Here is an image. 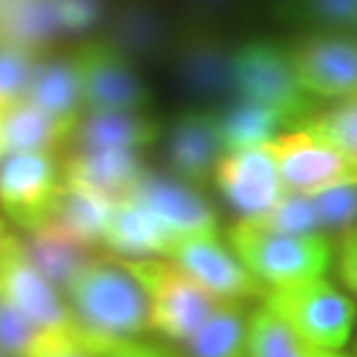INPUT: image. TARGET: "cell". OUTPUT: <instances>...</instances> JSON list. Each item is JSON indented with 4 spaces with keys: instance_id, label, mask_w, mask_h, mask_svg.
Masks as SVG:
<instances>
[{
    "instance_id": "cell-31",
    "label": "cell",
    "mask_w": 357,
    "mask_h": 357,
    "mask_svg": "<svg viewBox=\"0 0 357 357\" xmlns=\"http://www.w3.org/2000/svg\"><path fill=\"white\" fill-rule=\"evenodd\" d=\"M35 61L38 53L0 43V112L11 109L19 101H26V88L32 79Z\"/></svg>"
},
{
    "instance_id": "cell-30",
    "label": "cell",
    "mask_w": 357,
    "mask_h": 357,
    "mask_svg": "<svg viewBox=\"0 0 357 357\" xmlns=\"http://www.w3.org/2000/svg\"><path fill=\"white\" fill-rule=\"evenodd\" d=\"M320 220V233H333V230H352L357 228V183L333 185L320 193L310 196Z\"/></svg>"
},
{
    "instance_id": "cell-23",
    "label": "cell",
    "mask_w": 357,
    "mask_h": 357,
    "mask_svg": "<svg viewBox=\"0 0 357 357\" xmlns=\"http://www.w3.org/2000/svg\"><path fill=\"white\" fill-rule=\"evenodd\" d=\"M249 318L238 302H220L185 342V357H246Z\"/></svg>"
},
{
    "instance_id": "cell-39",
    "label": "cell",
    "mask_w": 357,
    "mask_h": 357,
    "mask_svg": "<svg viewBox=\"0 0 357 357\" xmlns=\"http://www.w3.org/2000/svg\"><path fill=\"white\" fill-rule=\"evenodd\" d=\"M0 357H6V355H0Z\"/></svg>"
},
{
    "instance_id": "cell-11",
    "label": "cell",
    "mask_w": 357,
    "mask_h": 357,
    "mask_svg": "<svg viewBox=\"0 0 357 357\" xmlns=\"http://www.w3.org/2000/svg\"><path fill=\"white\" fill-rule=\"evenodd\" d=\"M185 275H191L204 291L220 302H243L265 296V286L257 281L236 252L217 238V233H202L175 241L167 255Z\"/></svg>"
},
{
    "instance_id": "cell-7",
    "label": "cell",
    "mask_w": 357,
    "mask_h": 357,
    "mask_svg": "<svg viewBox=\"0 0 357 357\" xmlns=\"http://www.w3.org/2000/svg\"><path fill=\"white\" fill-rule=\"evenodd\" d=\"M85 112H146L151 93L128 53L109 40H88L75 51Z\"/></svg>"
},
{
    "instance_id": "cell-4",
    "label": "cell",
    "mask_w": 357,
    "mask_h": 357,
    "mask_svg": "<svg viewBox=\"0 0 357 357\" xmlns=\"http://www.w3.org/2000/svg\"><path fill=\"white\" fill-rule=\"evenodd\" d=\"M233 98L275 109L291 128H299L318 112V101L296 82L289 51L268 40H249L233 48Z\"/></svg>"
},
{
    "instance_id": "cell-2",
    "label": "cell",
    "mask_w": 357,
    "mask_h": 357,
    "mask_svg": "<svg viewBox=\"0 0 357 357\" xmlns=\"http://www.w3.org/2000/svg\"><path fill=\"white\" fill-rule=\"evenodd\" d=\"M228 243L243 262V268L265 286V291L323 278L333 259V243L323 233L294 236L259 228L249 220H238L230 228Z\"/></svg>"
},
{
    "instance_id": "cell-6",
    "label": "cell",
    "mask_w": 357,
    "mask_h": 357,
    "mask_svg": "<svg viewBox=\"0 0 357 357\" xmlns=\"http://www.w3.org/2000/svg\"><path fill=\"white\" fill-rule=\"evenodd\" d=\"M61 188L64 167L56 151L8 153L0 159V206L24 233L51 220Z\"/></svg>"
},
{
    "instance_id": "cell-20",
    "label": "cell",
    "mask_w": 357,
    "mask_h": 357,
    "mask_svg": "<svg viewBox=\"0 0 357 357\" xmlns=\"http://www.w3.org/2000/svg\"><path fill=\"white\" fill-rule=\"evenodd\" d=\"M22 246H24L29 262L61 294L69 286V281L79 273V268L93 257L90 246L72 238L56 222H45L38 230H29Z\"/></svg>"
},
{
    "instance_id": "cell-15",
    "label": "cell",
    "mask_w": 357,
    "mask_h": 357,
    "mask_svg": "<svg viewBox=\"0 0 357 357\" xmlns=\"http://www.w3.org/2000/svg\"><path fill=\"white\" fill-rule=\"evenodd\" d=\"M167 156L172 172L196 188L215 180L217 167L225 156L215 112H183L175 116L169 125Z\"/></svg>"
},
{
    "instance_id": "cell-34",
    "label": "cell",
    "mask_w": 357,
    "mask_h": 357,
    "mask_svg": "<svg viewBox=\"0 0 357 357\" xmlns=\"http://www.w3.org/2000/svg\"><path fill=\"white\" fill-rule=\"evenodd\" d=\"M32 357H98L85 342V333H56L48 336Z\"/></svg>"
},
{
    "instance_id": "cell-33",
    "label": "cell",
    "mask_w": 357,
    "mask_h": 357,
    "mask_svg": "<svg viewBox=\"0 0 357 357\" xmlns=\"http://www.w3.org/2000/svg\"><path fill=\"white\" fill-rule=\"evenodd\" d=\"M56 8H59L64 35L66 32H82L96 22L101 0H56Z\"/></svg>"
},
{
    "instance_id": "cell-35",
    "label": "cell",
    "mask_w": 357,
    "mask_h": 357,
    "mask_svg": "<svg viewBox=\"0 0 357 357\" xmlns=\"http://www.w3.org/2000/svg\"><path fill=\"white\" fill-rule=\"evenodd\" d=\"M339 275L357 294V228L347 230L339 246Z\"/></svg>"
},
{
    "instance_id": "cell-24",
    "label": "cell",
    "mask_w": 357,
    "mask_h": 357,
    "mask_svg": "<svg viewBox=\"0 0 357 357\" xmlns=\"http://www.w3.org/2000/svg\"><path fill=\"white\" fill-rule=\"evenodd\" d=\"M59 146H64V138L51 119L29 101H19L0 112V159L8 153L56 151Z\"/></svg>"
},
{
    "instance_id": "cell-22",
    "label": "cell",
    "mask_w": 357,
    "mask_h": 357,
    "mask_svg": "<svg viewBox=\"0 0 357 357\" xmlns=\"http://www.w3.org/2000/svg\"><path fill=\"white\" fill-rule=\"evenodd\" d=\"M180 72L196 93L233 98V51H225L215 38L191 35L180 48Z\"/></svg>"
},
{
    "instance_id": "cell-14",
    "label": "cell",
    "mask_w": 357,
    "mask_h": 357,
    "mask_svg": "<svg viewBox=\"0 0 357 357\" xmlns=\"http://www.w3.org/2000/svg\"><path fill=\"white\" fill-rule=\"evenodd\" d=\"M26 101L51 119L64 143L69 141L85 114L75 53H40L26 88Z\"/></svg>"
},
{
    "instance_id": "cell-38",
    "label": "cell",
    "mask_w": 357,
    "mask_h": 357,
    "mask_svg": "<svg viewBox=\"0 0 357 357\" xmlns=\"http://www.w3.org/2000/svg\"><path fill=\"white\" fill-rule=\"evenodd\" d=\"M355 357H357V344H355Z\"/></svg>"
},
{
    "instance_id": "cell-25",
    "label": "cell",
    "mask_w": 357,
    "mask_h": 357,
    "mask_svg": "<svg viewBox=\"0 0 357 357\" xmlns=\"http://www.w3.org/2000/svg\"><path fill=\"white\" fill-rule=\"evenodd\" d=\"M246 357H344L305 342L262 305L249 315V344Z\"/></svg>"
},
{
    "instance_id": "cell-1",
    "label": "cell",
    "mask_w": 357,
    "mask_h": 357,
    "mask_svg": "<svg viewBox=\"0 0 357 357\" xmlns=\"http://www.w3.org/2000/svg\"><path fill=\"white\" fill-rule=\"evenodd\" d=\"M90 342L138 339L151 328L149 294L122 257H90L64 289Z\"/></svg>"
},
{
    "instance_id": "cell-5",
    "label": "cell",
    "mask_w": 357,
    "mask_h": 357,
    "mask_svg": "<svg viewBox=\"0 0 357 357\" xmlns=\"http://www.w3.org/2000/svg\"><path fill=\"white\" fill-rule=\"evenodd\" d=\"M130 270L138 275L151 302V328L185 344L202 328L209 312L220 305L209 291H204L191 275L169 262V259H125Z\"/></svg>"
},
{
    "instance_id": "cell-9",
    "label": "cell",
    "mask_w": 357,
    "mask_h": 357,
    "mask_svg": "<svg viewBox=\"0 0 357 357\" xmlns=\"http://www.w3.org/2000/svg\"><path fill=\"white\" fill-rule=\"evenodd\" d=\"M0 291L43 333H82L64 294L29 262L19 236L0 257Z\"/></svg>"
},
{
    "instance_id": "cell-17",
    "label": "cell",
    "mask_w": 357,
    "mask_h": 357,
    "mask_svg": "<svg viewBox=\"0 0 357 357\" xmlns=\"http://www.w3.org/2000/svg\"><path fill=\"white\" fill-rule=\"evenodd\" d=\"M159 138H162V125L146 112H85L66 146L143 151Z\"/></svg>"
},
{
    "instance_id": "cell-27",
    "label": "cell",
    "mask_w": 357,
    "mask_h": 357,
    "mask_svg": "<svg viewBox=\"0 0 357 357\" xmlns=\"http://www.w3.org/2000/svg\"><path fill=\"white\" fill-rule=\"evenodd\" d=\"M259 228L278 230V233H294V236H310L320 233V220L315 212L312 199L305 193H283L265 215L249 220Z\"/></svg>"
},
{
    "instance_id": "cell-10",
    "label": "cell",
    "mask_w": 357,
    "mask_h": 357,
    "mask_svg": "<svg viewBox=\"0 0 357 357\" xmlns=\"http://www.w3.org/2000/svg\"><path fill=\"white\" fill-rule=\"evenodd\" d=\"M270 149L275 156L286 193L312 196L333 185L357 183L355 162L302 128L281 132L270 143Z\"/></svg>"
},
{
    "instance_id": "cell-36",
    "label": "cell",
    "mask_w": 357,
    "mask_h": 357,
    "mask_svg": "<svg viewBox=\"0 0 357 357\" xmlns=\"http://www.w3.org/2000/svg\"><path fill=\"white\" fill-rule=\"evenodd\" d=\"M13 238V233L8 228H6V222L0 220V257L6 255V249H8V243H11Z\"/></svg>"
},
{
    "instance_id": "cell-19",
    "label": "cell",
    "mask_w": 357,
    "mask_h": 357,
    "mask_svg": "<svg viewBox=\"0 0 357 357\" xmlns=\"http://www.w3.org/2000/svg\"><path fill=\"white\" fill-rule=\"evenodd\" d=\"M220 138L225 146V153L246 151L257 146H268L281 132L291 130V122L275 109H268L262 103L246 101V98H230L215 112Z\"/></svg>"
},
{
    "instance_id": "cell-8",
    "label": "cell",
    "mask_w": 357,
    "mask_h": 357,
    "mask_svg": "<svg viewBox=\"0 0 357 357\" xmlns=\"http://www.w3.org/2000/svg\"><path fill=\"white\" fill-rule=\"evenodd\" d=\"M296 82L315 101L357 96V38L318 32L286 48Z\"/></svg>"
},
{
    "instance_id": "cell-32",
    "label": "cell",
    "mask_w": 357,
    "mask_h": 357,
    "mask_svg": "<svg viewBox=\"0 0 357 357\" xmlns=\"http://www.w3.org/2000/svg\"><path fill=\"white\" fill-rule=\"evenodd\" d=\"M98 357H175L169 355L167 349L141 339H109V342H90L85 339Z\"/></svg>"
},
{
    "instance_id": "cell-3",
    "label": "cell",
    "mask_w": 357,
    "mask_h": 357,
    "mask_svg": "<svg viewBox=\"0 0 357 357\" xmlns=\"http://www.w3.org/2000/svg\"><path fill=\"white\" fill-rule=\"evenodd\" d=\"M262 299L275 318L310 344L339 352L352 336L355 305L326 278L268 289Z\"/></svg>"
},
{
    "instance_id": "cell-28",
    "label": "cell",
    "mask_w": 357,
    "mask_h": 357,
    "mask_svg": "<svg viewBox=\"0 0 357 357\" xmlns=\"http://www.w3.org/2000/svg\"><path fill=\"white\" fill-rule=\"evenodd\" d=\"M286 13L294 22L318 26L323 32L347 35L357 29V0H289Z\"/></svg>"
},
{
    "instance_id": "cell-13",
    "label": "cell",
    "mask_w": 357,
    "mask_h": 357,
    "mask_svg": "<svg viewBox=\"0 0 357 357\" xmlns=\"http://www.w3.org/2000/svg\"><path fill=\"white\" fill-rule=\"evenodd\" d=\"M215 183L222 199L241 215V220H257L265 215L286 193L270 143L225 153L215 172Z\"/></svg>"
},
{
    "instance_id": "cell-12",
    "label": "cell",
    "mask_w": 357,
    "mask_h": 357,
    "mask_svg": "<svg viewBox=\"0 0 357 357\" xmlns=\"http://www.w3.org/2000/svg\"><path fill=\"white\" fill-rule=\"evenodd\" d=\"M125 199H132L143 209H149L175 236V241L202 233H217L212 204L196 185L180 180L178 175H162L146 169Z\"/></svg>"
},
{
    "instance_id": "cell-26",
    "label": "cell",
    "mask_w": 357,
    "mask_h": 357,
    "mask_svg": "<svg viewBox=\"0 0 357 357\" xmlns=\"http://www.w3.org/2000/svg\"><path fill=\"white\" fill-rule=\"evenodd\" d=\"M299 128L333 146L336 151L344 153L347 159H352L357 165V96H349L326 109H318Z\"/></svg>"
},
{
    "instance_id": "cell-37",
    "label": "cell",
    "mask_w": 357,
    "mask_h": 357,
    "mask_svg": "<svg viewBox=\"0 0 357 357\" xmlns=\"http://www.w3.org/2000/svg\"><path fill=\"white\" fill-rule=\"evenodd\" d=\"M11 6H13V0H0V19L6 16V11H8Z\"/></svg>"
},
{
    "instance_id": "cell-21",
    "label": "cell",
    "mask_w": 357,
    "mask_h": 357,
    "mask_svg": "<svg viewBox=\"0 0 357 357\" xmlns=\"http://www.w3.org/2000/svg\"><path fill=\"white\" fill-rule=\"evenodd\" d=\"M114 199L103 196L85 188V185H77L64 180V188L59 196V204L56 212L48 222H56L61 230H66L72 238H77L85 246H96L103 241V230L109 225V217L114 212Z\"/></svg>"
},
{
    "instance_id": "cell-18",
    "label": "cell",
    "mask_w": 357,
    "mask_h": 357,
    "mask_svg": "<svg viewBox=\"0 0 357 357\" xmlns=\"http://www.w3.org/2000/svg\"><path fill=\"white\" fill-rule=\"evenodd\" d=\"M101 243L122 259H151L169 255V249L175 246V236L138 202L119 199L103 230Z\"/></svg>"
},
{
    "instance_id": "cell-29",
    "label": "cell",
    "mask_w": 357,
    "mask_h": 357,
    "mask_svg": "<svg viewBox=\"0 0 357 357\" xmlns=\"http://www.w3.org/2000/svg\"><path fill=\"white\" fill-rule=\"evenodd\" d=\"M48 336H56V333H43L6 294L0 291V355L32 357Z\"/></svg>"
},
{
    "instance_id": "cell-16",
    "label": "cell",
    "mask_w": 357,
    "mask_h": 357,
    "mask_svg": "<svg viewBox=\"0 0 357 357\" xmlns=\"http://www.w3.org/2000/svg\"><path fill=\"white\" fill-rule=\"evenodd\" d=\"M61 167L64 180L103 193L114 202L125 199L146 172L141 151L122 149H69V156Z\"/></svg>"
}]
</instances>
